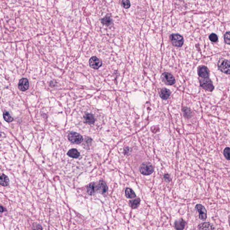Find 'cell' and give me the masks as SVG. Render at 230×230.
Here are the masks:
<instances>
[{"label": "cell", "instance_id": "18", "mask_svg": "<svg viewBox=\"0 0 230 230\" xmlns=\"http://www.w3.org/2000/svg\"><path fill=\"white\" fill-rule=\"evenodd\" d=\"M85 122L88 124H93L95 122V118L94 116L91 114H86L84 115Z\"/></svg>", "mask_w": 230, "mask_h": 230}, {"label": "cell", "instance_id": "26", "mask_svg": "<svg viewBox=\"0 0 230 230\" xmlns=\"http://www.w3.org/2000/svg\"><path fill=\"white\" fill-rule=\"evenodd\" d=\"M224 38L225 43L228 44L230 45V32H228L225 33Z\"/></svg>", "mask_w": 230, "mask_h": 230}, {"label": "cell", "instance_id": "27", "mask_svg": "<svg viewBox=\"0 0 230 230\" xmlns=\"http://www.w3.org/2000/svg\"><path fill=\"white\" fill-rule=\"evenodd\" d=\"M164 178H165V180H168L169 181H170V177H169V175H165L164 176Z\"/></svg>", "mask_w": 230, "mask_h": 230}, {"label": "cell", "instance_id": "15", "mask_svg": "<svg viewBox=\"0 0 230 230\" xmlns=\"http://www.w3.org/2000/svg\"><path fill=\"white\" fill-rule=\"evenodd\" d=\"M186 222L183 219H180L176 221L175 222V227L176 229L183 230L185 228Z\"/></svg>", "mask_w": 230, "mask_h": 230}, {"label": "cell", "instance_id": "20", "mask_svg": "<svg viewBox=\"0 0 230 230\" xmlns=\"http://www.w3.org/2000/svg\"><path fill=\"white\" fill-rule=\"evenodd\" d=\"M125 196L128 198L133 199L136 197L135 192L131 189L127 188L125 191Z\"/></svg>", "mask_w": 230, "mask_h": 230}, {"label": "cell", "instance_id": "17", "mask_svg": "<svg viewBox=\"0 0 230 230\" xmlns=\"http://www.w3.org/2000/svg\"><path fill=\"white\" fill-rule=\"evenodd\" d=\"M9 179L5 175L2 174L0 177V184L4 187H7L9 184Z\"/></svg>", "mask_w": 230, "mask_h": 230}, {"label": "cell", "instance_id": "16", "mask_svg": "<svg viewBox=\"0 0 230 230\" xmlns=\"http://www.w3.org/2000/svg\"><path fill=\"white\" fill-rule=\"evenodd\" d=\"M170 95V91L168 89L163 88L161 90L160 92V96L161 99L166 100L169 98Z\"/></svg>", "mask_w": 230, "mask_h": 230}, {"label": "cell", "instance_id": "21", "mask_svg": "<svg viewBox=\"0 0 230 230\" xmlns=\"http://www.w3.org/2000/svg\"><path fill=\"white\" fill-rule=\"evenodd\" d=\"M140 198H138L135 199L133 200H131L129 202L130 206L133 209H136L140 205Z\"/></svg>", "mask_w": 230, "mask_h": 230}, {"label": "cell", "instance_id": "13", "mask_svg": "<svg viewBox=\"0 0 230 230\" xmlns=\"http://www.w3.org/2000/svg\"><path fill=\"white\" fill-rule=\"evenodd\" d=\"M101 23L102 24L107 26H109L112 24V20L109 14L106 15L104 18L101 20Z\"/></svg>", "mask_w": 230, "mask_h": 230}, {"label": "cell", "instance_id": "1", "mask_svg": "<svg viewBox=\"0 0 230 230\" xmlns=\"http://www.w3.org/2000/svg\"><path fill=\"white\" fill-rule=\"evenodd\" d=\"M140 173L144 175H151L154 172V168L153 165L149 162L143 163L139 168Z\"/></svg>", "mask_w": 230, "mask_h": 230}, {"label": "cell", "instance_id": "25", "mask_svg": "<svg viewBox=\"0 0 230 230\" xmlns=\"http://www.w3.org/2000/svg\"><path fill=\"white\" fill-rule=\"evenodd\" d=\"M210 40L213 43H216L218 41V37L215 34L212 33L209 36Z\"/></svg>", "mask_w": 230, "mask_h": 230}, {"label": "cell", "instance_id": "4", "mask_svg": "<svg viewBox=\"0 0 230 230\" xmlns=\"http://www.w3.org/2000/svg\"><path fill=\"white\" fill-rule=\"evenodd\" d=\"M200 83L201 87L207 91L212 92L214 90V86H213L211 80L209 77L206 78H202L201 79H200Z\"/></svg>", "mask_w": 230, "mask_h": 230}, {"label": "cell", "instance_id": "12", "mask_svg": "<svg viewBox=\"0 0 230 230\" xmlns=\"http://www.w3.org/2000/svg\"><path fill=\"white\" fill-rule=\"evenodd\" d=\"M98 185L94 183H91L87 187V191L90 195H93L97 191Z\"/></svg>", "mask_w": 230, "mask_h": 230}, {"label": "cell", "instance_id": "8", "mask_svg": "<svg viewBox=\"0 0 230 230\" xmlns=\"http://www.w3.org/2000/svg\"><path fill=\"white\" fill-rule=\"evenodd\" d=\"M90 66L94 69H98L102 65L101 60L95 56L92 57L89 60Z\"/></svg>", "mask_w": 230, "mask_h": 230}, {"label": "cell", "instance_id": "3", "mask_svg": "<svg viewBox=\"0 0 230 230\" xmlns=\"http://www.w3.org/2000/svg\"><path fill=\"white\" fill-rule=\"evenodd\" d=\"M218 68L223 73L230 74V62L222 58L220 59L218 63Z\"/></svg>", "mask_w": 230, "mask_h": 230}, {"label": "cell", "instance_id": "11", "mask_svg": "<svg viewBox=\"0 0 230 230\" xmlns=\"http://www.w3.org/2000/svg\"><path fill=\"white\" fill-rule=\"evenodd\" d=\"M108 190V186L106 183L103 181H100L99 182L97 187V191L101 194H104Z\"/></svg>", "mask_w": 230, "mask_h": 230}, {"label": "cell", "instance_id": "10", "mask_svg": "<svg viewBox=\"0 0 230 230\" xmlns=\"http://www.w3.org/2000/svg\"><path fill=\"white\" fill-rule=\"evenodd\" d=\"M29 82L27 79L24 78L20 80L18 84V87L21 91H26L29 88Z\"/></svg>", "mask_w": 230, "mask_h": 230}, {"label": "cell", "instance_id": "23", "mask_svg": "<svg viewBox=\"0 0 230 230\" xmlns=\"http://www.w3.org/2000/svg\"><path fill=\"white\" fill-rule=\"evenodd\" d=\"M121 5L124 9H129L131 6V2L129 0H122Z\"/></svg>", "mask_w": 230, "mask_h": 230}, {"label": "cell", "instance_id": "22", "mask_svg": "<svg viewBox=\"0 0 230 230\" xmlns=\"http://www.w3.org/2000/svg\"><path fill=\"white\" fill-rule=\"evenodd\" d=\"M3 117L4 120L7 122H11L14 120L13 118L10 115V113L8 112H5L3 113Z\"/></svg>", "mask_w": 230, "mask_h": 230}, {"label": "cell", "instance_id": "2", "mask_svg": "<svg viewBox=\"0 0 230 230\" xmlns=\"http://www.w3.org/2000/svg\"><path fill=\"white\" fill-rule=\"evenodd\" d=\"M169 39L174 46L180 47L184 44V38L179 34H172L169 36Z\"/></svg>", "mask_w": 230, "mask_h": 230}, {"label": "cell", "instance_id": "24", "mask_svg": "<svg viewBox=\"0 0 230 230\" xmlns=\"http://www.w3.org/2000/svg\"><path fill=\"white\" fill-rule=\"evenodd\" d=\"M223 154L226 159L230 160V148L229 147H226L223 151Z\"/></svg>", "mask_w": 230, "mask_h": 230}, {"label": "cell", "instance_id": "6", "mask_svg": "<svg viewBox=\"0 0 230 230\" xmlns=\"http://www.w3.org/2000/svg\"><path fill=\"white\" fill-rule=\"evenodd\" d=\"M68 140L73 143H80L83 141V138L79 134L76 132H71L68 135Z\"/></svg>", "mask_w": 230, "mask_h": 230}, {"label": "cell", "instance_id": "28", "mask_svg": "<svg viewBox=\"0 0 230 230\" xmlns=\"http://www.w3.org/2000/svg\"><path fill=\"white\" fill-rule=\"evenodd\" d=\"M5 211L4 208H3L2 206H1V213H3Z\"/></svg>", "mask_w": 230, "mask_h": 230}, {"label": "cell", "instance_id": "14", "mask_svg": "<svg viewBox=\"0 0 230 230\" xmlns=\"http://www.w3.org/2000/svg\"><path fill=\"white\" fill-rule=\"evenodd\" d=\"M199 230H214L215 228L210 222H203L198 226Z\"/></svg>", "mask_w": 230, "mask_h": 230}, {"label": "cell", "instance_id": "5", "mask_svg": "<svg viewBox=\"0 0 230 230\" xmlns=\"http://www.w3.org/2000/svg\"><path fill=\"white\" fill-rule=\"evenodd\" d=\"M161 77L162 81L166 85L171 86L174 85L175 83V79L174 76L170 73L165 72L161 75Z\"/></svg>", "mask_w": 230, "mask_h": 230}, {"label": "cell", "instance_id": "19", "mask_svg": "<svg viewBox=\"0 0 230 230\" xmlns=\"http://www.w3.org/2000/svg\"><path fill=\"white\" fill-rule=\"evenodd\" d=\"M68 155L71 158H77L79 157L80 153L77 149H71L68 151Z\"/></svg>", "mask_w": 230, "mask_h": 230}, {"label": "cell", "instance_id": "7", "mask_svg": "<svg viewBox=\"0 0 230 230\" xmlns=\"http://www.w3.org/2000/svg\"><path fill=\"white\" fill-rule=\"evenodd\" d=\"M196 210L199 213V219L201 220L205 221L207 219V210L205 207L200 204L196 206Z\"/></svg>", "mask_w": 230, "mask_h": 230}, {"label": "cell", "instance_id": "9", "mask_svg": "<svg viewBox=\"0 0 230 230\" xmlns=\"http://www.w3.org/2000/svg\"><path fill=\"white\" fill-rule=\"evenodd\" d=\"M198 74L201 78H208L210 76V71L206 67L204 66H200L198 68Z\"/></svg>", "mask_w": 230, "mask_h": 230}]
</instances>
